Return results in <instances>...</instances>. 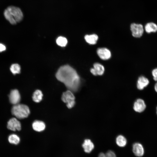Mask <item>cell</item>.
<instances>
[{
  "instance_id": "cell-9",
  "label": "cell",
  "mask_w": 157,
  "mask_h": 157,
  "mask_svg": "<svg viewBox=\"0 0 157 157\" xmlns=\"http://www.w3.org/2000/svg\"><path fill=\"white\" fill-rule=\"evenodd\" d=\"M146 108V105L145 102L142 99H137L134 103L133 109L136 112H142L145 110Z\"/></svg>"
},
{
  "instance_id": "cell-16",
  "label": "cell",
  "mask_w": 157,
  "mask_h": 157,
  "mask_svg": "<svg viewBox=\"0 0 157 157\" xmlns=\"http://www.w3.org/2000/svg\"><path fill=\"white\" fill-rule=\"evenodd\" d=\"M144 28L146 32L148 33H155L157 31V25L153 22L148 23L145 25Z\"/></svg>"
},
{
  "instance_id": "cell-18",
  "label": "cell",
  "mask_w": 157,
  "mask_h": 157,
  "mask_svg": "<svg viewBox=\"0 0 157 157\" xmlns=\"http://www.w3.org/2000/svg\"><path fill=\"white\" fill-rule=\"evenodd\" d=\"M117 144L120 147H124L126 145L127 140L126 138L123 136L120 135L116 138Z\"/></svg>"
},
{
  "instance_id": "cell-22",
  "label": "cell",
  "mask_w": 157,
  "mask_h": 157,
  "mask_svg": "<svg viewBox=\"0 0 157 157\" xmlns=\"http://www.w3.org/2000/svg\"><path fill=\"white\" fill-rule=\"evenodd\" d=\"M98 157H116L115 154L114 152L109 150L105 154L103 153H100Z\"/></svg>"
},
{
  "instance_id": "cell-25",
  "label": "cell",
  "mask_w": 157,
  "mask_h": 157,
  "mask_svg": "<svg viewBox=\"0 0 157 157\" xmlns=\"http://www.w3.org/2000/svg\"><path fill=\"white\" fill-rule=\"evenodd\" d=\"M154 89L155 91L157 92V82L154 85Z\"/></svg>"
},
{
  "instance_id": "cell-10",
  "label": "cell",
  "mask_w": 157,
  "mask_h": 157,
  "mask_svg": "<svg viewBox=\"0 0 157 157\" xmlns=\"http://www.w3.org/2000/svg\"><path fill=\"white\" fill-rule=\"evenodd\" d=\"M94 67L90 69L91 73L94 75H101L104 72V66L99 63H95L93 65Z\"/></svg>"
},
{
  "instance_id": "cell-26",
  "label": "cell",
  "mask_w": 157,
  "mask_h": 157,
  "mask_svg": "<svg viewBox=\"0 0 157 157\" xmlns=\"http://www.w3.org/2000/svg\"><path fill=\"white\" fill-rule=\"evenodd\" d=\"M156 113H157V107L156 108Z\"/></svg>"
},
{
  "instance_id": "cell-8",
  "label": "cell",
  "mask_w": 157,
  "mask_h": 157,
  "mask_svg": "<svg viewBox=\"0 0 157 157\" xmlns=\"http://www.w3.org/2000/svg\"><path fill=\"white\" fill-rule=\"evenodd\" d=\"M97 53L99 58L103 60H108L111 56L110 51L105 48H100L98 49Z\"/></svg>"
},
{
  "instance_id": "cell-20",
  "label": "cell",
  "mask_w": 157,
  "mask_h": 157,
  "mask_svg": "<svg viewBox=\"0 0 157 157\" xmlns=\"http://www.w3.org/2000/svg\"><path fill=\"white\" fill-rule=\"evenodd\" d=\"M56 42L59 46L61 47H64L67 44V40L63 36H60L56 39Z\"/></svg>"
},
{
  "instance_id": "cell-3",
  "label": "cell",
  "mask_w": 157,
  "mask_h": 157,
  "mask_svg": "<svg viewBox=\"0 0 157 157\" xmlns=\"http://www.w3.org/2000/svg\"><path fill=\"white\" fill-rule=\"evenodd\" d=\"M11 113L17 118L23 119L28 116L30 113V110L27 106L18 104L13 107Z\"/></svg>"
},
{
  "instance_id": "cell-7",
  "label": "cell",
  "mask_w": 157,
  "mask_h": 157,
  "mask_svg": "<svg viewBox=\"0 0 157 157\" xmlns=\"http://www.w3.org/2000/svg\"><path fill=\"white\" fill-rule=\"evenodd\" d=\"M9 97L10 103L14 105L18 104L21 99L19 93L16 89L13 90L11 91Z\"/></svg>"
},
{
  "instance_id": "cell-15",
  "label": "cell",
  "mask_w": 157,
  "mask_h": 157,
  "mask_svg": "<svg viewBox=\"0 0 157 157\" xmlns=\"http://www.w3.org/2000/svg\"><path fill=\"white\" fill-rule=\"evenodd\" d=\"M86 41L90 44H95L98 39V36L95 34L86 35L84 37Z\"/></svg>"
},
{
  "instance_id": "cell-14",
  "label": "cell",
  "mask_w": 157,
  "mask_h": 157,
  "mask_svg": "<svg viewBox=\"0 0 157 157\" xmlns=\"http://www.w3.org/2000/svg\"><path fill=\"white\" fill-rule=\"evenodd\" d=\"M33 129L38 132H41L45 129V125L44 123L42 121L36 120L32 124Z\"/></svg>"
},
{
  "instance_id": "cell-11",
  "label": "cell",
  "mask_w": 157,
  "mask_h": 157,
  "mask_svg": "<svg viewBox=\"0 0 157 157\" xmlns=\"http://www.w3.org/2000/svg\"><path fill=\"white\" fill-rule=\"evenodd\" d=\"M133 151L135 155L138 157H141L144 153V148L142 144L139 143H135L133 146Z\"/></svg>"
},
{
  "instance_id": "cell-19",
  "label": "cell",
  "mask_w": 157,
  "mask_h": 157,
  "mask_svg": "<svg viewBox=\"0 0 157 157\" xmlns=\"http://www.w3.org/2000/svg\"><path fill=\"white\" fill-rule=\"evenodd\" d=\"M8 140L9 142L12 144H17L20 142V139L17 135L12 134L9 136Z\"/></svg>"
},
{
  "instance_id": "cell-4",
  "label": "cell",
  "mask_w": 157,
  "mask_h": 157,
  "mask_svg": "<svg viewBox=\"0 0 157 157\" xmlns=\"http://www.w3.org/2000/svg\"><path fill=\"white\" fill-rule=\"evenodd\" d=\"M75 97L72 92L68 90L63 92L62 96V100L66 104L67 106L69 108H72L75 104Z\"/></svg>"
},
{
  "instance_id": "cell-23",
  "label": "cell",
  "mask_w": 157,
  "mask_h": 157,
  "mask_svg": "<svg viewBox=\"0 0 157 157\" xmlns=\"http://www.w3.org/2000/svg\"><path fill=\"white\" fill-rule=\"evenodd\" d=\"M151 74L154 80L155 81H157V68L154 69L152 71Z\"/></svg>"
},
{
  "instance_id": "cell-21",
  "label": "cell",
  "mask_w": 157,
  "mask_h": 157,
  "mask_svg": "<svg viewBox=\"0 0 157 157\" xmlns=\"http://www.w3.org/2000/svg\"><path fill=\"white\" fill-rule=\"evenodd\" d=\"M10 69L14 74H19L20 72L21 68L20 65L17 64H14L11 65Z\"/></svg>"
},
{
  "instance_id": "cell-6",
  "label": "cell",
  "mask_w": 157,
  "mask_h": 157,
  "mask_svg": "<svg viewBox=\"0 0 157 157\" xmlns=\"http://www.w3.org/2000/svg\"><path fill=\"white\" fill-rule=\"evenodd\" d=\"M7 127L9 129L14 131L21 129L20 122L15 118H12L9 120Z\"/></svg>"
},
{
  "instance_id": "cell-24",
  "label": "cell",
  "mask_w": 157,
  "mask_h": 157,
  "mask_svg": "<svg viewBox=\"0 0 157 157\" xmlns=\"http://www.w3.org/2000/svg\"><path fill=\"white\" fill-rule=\"evenodd\" d=\"M6 49V47L5 45L0 43V52L5 51Z\"/></svg>"
},
{
  "instance_id": "cell-12",
  "label": "cell",
  "mask_w": 157,
  "mask_h": 157,
  "mask_svg": "<svg viewBox=\"0 0 157 157\" xmlns=\"http://www.w3.org/2000/svg\"><path fill=\"white\" fill-rule=\"evenodd\" d=\"M82 147L85 153H90L94 149V145L90 139H85L82 144Z\"/></svg>"
},
{
  "instance_id": "cell-13",
  "label": "cell",
  "mask_w": 157,
  "mask_h": 157,
  "mask_svg": "<svg viewBox=\"0 0 157 157\" xmlns=\"http://www.w3.org/2000/svg\"><path fill=\"white\" fill-rule=\"evenodd\" d=\"M149 83L147 78L143 76H140L137 81V87L139 90H142L149 85Z\"/></svg>"
},
{
  "instance_id": "cell-17",
  "label": "cell",
  "mask_w": 157,
  "mask_h": 157,
  "mask_svg": "<svg viewBox=\"0 0 157 157\" xmlns=\"http://www.w3.org/2000/svg\"><path fill=\"white\" fill-rule=\"evenodd\" d=\"M43 95L42 91L40 90H37L33 93L32 99L35 102L38 103L42 100Z\"/></svg>"
},
{
  "instance_id": "cell-2",
  "label": "cell",
  "mask_w": 157,
  "mask_h": 157,
  "mask_svg": "<svg viewBox=\"0 0 157 157\" xmlns=\"http://www.w3.org/2000/svg\"><path fill=\"white\" fill-rule=\"evenodd\" d=\"M5 18L11 24H15L22 21L23 14L19 8L11 6L8 7L4 11Z\"/></svg>"
},
{
  "instance_id": "cell-5",
  "label": "cell",
  "mask_w": 157,
  "mask_h": 157,
  "mask_svg": "<svg viewBox=\"0 0 157 157\" xmlns=\"http://www.w3.org/2000/svg\"><path fill=\"white\" fill-rule=\"evenodd\" d=\"M130 27L133 37L140 38L142 36L144 32V28L142 24L133 23L131 24Z\"/></svg>"
},
{
  "instance_id": "cell-1",
  "label": "cell",
  "mask_w": 157,
  "mask_h": 157,
  "mask_svg": "<svg viewBox=\"0 0 157 157\" xmlns=\"http://www.w3.org/2000/svg\"><path fill=\"white\" fill-rule=\"evenodd\" d=\"M56 77L63 83L68 90L77 91L80 84V78L76 71L69 65L60 67L58 70Z\"/></svg>"
}]
</instances>
